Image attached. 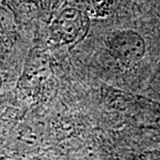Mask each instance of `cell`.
<instances>
[{
  "mask_svg": "<svg viewBox=\"0 0 160 160\" xmlns=\"http://www.w3.org/2000/svg\"><path fill=\"white\" fill-rule=\"evenodd\" d=\"M99 59L135 83H151L160 63V20L155 16L139 17L130 25L114 27L101 37Z\"/></svg>",
  "mask_w": 160,
  "mask_h": 160,
  "instance_id": "cell-1",
  "label": "cell"
},
{
  "mask_svg": "<svg viewBox=\"0 0 160 160\" xmlns=\"http://www.w3.org/2000/svg\"><path fill=\"white\" fill-rule=\"evenodd\" d=\"M90 29V18L84 8L67 6L50 24V38L56 45H71L82 40Z\"/></svg>",
  "mask_w": 160,
  "mask_h": 160,
  "instance_id": "cell-2",
  "label": "cell"
},
{
  "mask_svg": "<svg viewBox=\"0 0 160 160\" xmlns=\"http://www.w3.org/2000/svg\"><path fill=\"white\" fill-rule=\"evenodd\" d=\"M89 18L104 20L113 15L117 0H82Z\"/></svg>",
  "mask_w": 160,
  "mask_h": 160,
  "instance_id": "cell-3",
  "label": "cell"
},
{
  "mask_svg": "<svg viewBox=\"0 0 160 160\" xmlns=\"http://www.w3.org/2000/svg\"><path fill=\"white\" fill-rule=\"evenodd\" d=\"M139 17L155 16L157 13L159 0H125Z\"/></svg>",
  "mask_w": 160,
  "mask_h": 160,
  "instance_id": "cell-4",
  "label": "cell"
},
{
  "mask_svg": "<svg viewBox=\"0 0 160 160\" xmlns=\"http://www.w3.org/2000/svg\"><path fill=\"white\" fill-rule=\"evenodd\" d=\"M151 83L154 85V87L156 88V90L160 92V63L158 65V68L156 70V72L153 77V79L151 81Z\"/></svg>",
  "mask_w": 160,
  "mask_h": 160,
  "instance_id": "cell-5",
  "label": "cell"
},
{
  "mask_svg": "<svg viewBox=\"0 0 160 160\" xmlns=\"http://www.w3.org/2000/svg\"><path fill=\"white\" fill-rule=\"evenodd\" d=\"M156 17L160 20V0H159V5H158V8H157V13H156Z\"/></svg>",
  "mask_w": 160,
  "mask_h": 160,
  "instance_id": "cell-6",
  "label": "cell"
},
{
  "mask_svg": "<svg viewBox=\"0 0 160 160\" xmlns=\"http://www.w3.org/2000/svg\"><path fill=\"white\" fill-rule=\"evenodd\" d=\"M0 51H1V49H0Z\"/></svg>",
  "mask_w": 160,
  "mask_h": 160,
  "instance_id": "cell-7",
  "label": "cell"
}]
</instances>
